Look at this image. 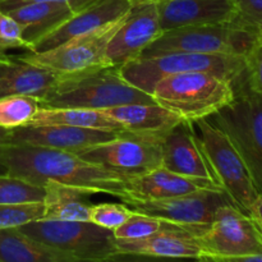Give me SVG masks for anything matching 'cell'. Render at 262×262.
Listing matches in <instances>:
<instances>
[{"instance_id": "obj_10", "label": "cell", "mask_w": 262, "mask_h": 262, "mask_svg": "<svg viewBox=\"0 0 262 262\" xmlns=\"http://www.w3.org/2000/svg\"><path fill=\"white\" fill-rule=\"evenodd\" d=\"M124 17L94 32L72 38L50 50L42 53L28 51L19 55V58L32 66L56 74H69L97 67H106V46Z\"/></svg>"}, {"instance_id": "obj_24", "label": "cell", "mask_w": 262, "mask_h": 262, "mask_svg": "<svg viewBox=\"0 0 262 262\" xmlns=\"http://www.w3.org/2000/svg\"><path fill=\"white\" fill-rule=\"evenodd\" d=\"M0 262H79L73 256L32 239L18 228L0 229Z\"/></svg>"}, {"instance_id": "obj_34", "label": "cell", "mask_w": 262, "mask_h": 262, "mask_svg": "<svg viewBox=\"0 0 262 262\" xmlns=\"http://www.w3.org/2000/svg\"><path fill=\"white\" fill-rule=\"evenodd\" d=\"M79 262H204L202 257L200 258H176V257H159V256L142 255V253H128L117 252L107 257L97 261H79Z\"/></svg>"}, {"instance_id": "obj_18", "label": "cell", "mask_w": 262, "mask_h": 262, "mask_svg": "<svg viewBox=\"0 0 262 262\" xmlns=\"http://www.w3.org/2000/svg\"><path fill=\"white\" fill-rule=\"evenodd\" d=\"M161 31L184 26L224 25L235 19L233 0H155Z\"/></svg>"}, {"instance_id": "obj_3", "label": "cell", "mask_w": 262, "mask_h": 262, "mask_svg": "<svg viewBox=\"0 0 262 262\" xmlns=\"http://www.w3.org/2000/svg\"><path fill=\"white\" fill-rule=\"evenodd\" d=\"M246 73V72H245ZM234 99L207 119L227 135L245 161L255 188L262 193V94L248 87L246 76L233 84Z\"/></svg>"}, {"instance_id": "obj_12", "label": "cell", "mask_w": 262, "mask_h": 262, "mask_svg": "<svg viewBox=\"0 0 262 262\" xmlns=\"http://www.w3.org/2000/svg\"><path fill=\"white\" fill-rule=\"evenodd\" d=\"M227 204H233V201L224 191L205 189L166 200L132 201L125 205L133 211L155 216L170 224L202 229L212 222L216 210Z\"/></svg>"}, {"instance_id": "obj_11", "label": "cell", "mask_w": 262, "mask_h": 262, "mask_svg": "<svg viewBox=\"0 0 262 262\" xmlns=\"http://www.w3.org/2000/svg\"><path fill=\"white\" fill-rule=\"evenodd\" d=\"M89 163L104 166L122 176H137L161 166L160 142L122 132L114 140L78 151Z\"/></svg>"}, {"instance_id": "obj_33", "label": "cell", "mask_w": 262, "mask_h": 262, "mask_svg": "<svg viewBox=\"0 0 262 262\" xmlns=\"http://www.w3.org/2000/svg\"><path fill=\"white\" fill-rule=\"evenodd\" d=\"M245 76L248 87L262 94V41L246 56Z\"/></svg>"}, {"instance_id": "obj_26", "label": "cell", "mask_w": 262, "mask_h": 262, "mask_svg": "<svg viewBox=\"0 0 262 262\" xmlns=\"http://www.w3.org/2000/svg\"><path fill=\"white\" fill-rule=\"evenodd\" d=\"M40 107V99L31 95H14L0 99V127L15 129L28 125Z\"/></svg>"}, {"instance_id": "obj_38", "label": "cell", "mask_w": 262, "mask_h": 262, "mask_svg": "<svg viewBox=\"0 0 262 262\" xmlns=\"http://www.w3.org/2000/svg\"><path fill=\"white\" fill-rule=\"evenodd\" d=\"M9 133L10 129H5V128L0 127V174H7L5 173V169L2 164V155L3 150H4L5 145L9 143Z\"/></svg>"}, {"instance_id": "obj_35", "label": "cell", "mask_w": 262, "mask_h": 262, "mask_svg": "<svg viewBox=\"0 0 262 262\" xmlns=\"http://www.w3.org/2000/svg\"><path fill=\"white\" fill-rule=\"evenodd\" d=\"M41 2H48V3H63V4L69 5L73 8L76 12L81 10L82 8L87 7L91 4L95 0H3L0 2V12H8L10 9L19 7V5L28 4V3H41Z\"/></svg>"}, {"instance_id": "obj_29", "label": "cell", "mask_w": 262, "mask_h": 262, "mask_svg": "<svg viewBox=\"0 0 262 262\" xmlns=\"http://www.w3.org/2000/svg\"><path fill=\"white\" fill-rule=\"evenodd\" d=\"M164 222L155 216L133 211V214L120 227L113 230L115 239H142L163 228Z\"/></svg>"}, {"instance_id": "obj_28", "label": "cell", "mask_w": 262, "mask_h": 262, "mask_svg": "<svg viewBox=\"0 0 262 262\" xmlns=\"http://www.w3.org/2000/svg\"><path fill=\"white\" fill-rule=\"evenodd\" d=\"M45 217L43 201L0 205V229L19 228Z\"/></svg>"}, {"instance_id": "obj_9", "label": "cell", "mask_w": 262, "mask_h": 262, "mask_svg": "<svg viewBox=\"0 0 262 262\" xmlns=\"http://www.w3.org/2000/svg\"><path fill=\"white\" fill-rule=\"evenodd\" d=\"M196 237L204 257H239L262 253V242L252 220L233 204L220 206L212 222Z\"/></svg>"}, {"instance_id": "obj_5", "label": "cell", "mask_w": 262, "mask_h": 262, "mask_svg": "<svg viewBox=\"0 0 262 262\" xmlns=\"http://www.w3.org/2000/svg\"><path fill=\"white\" fill-rule=\"evenodd\" d=\"M119 72L128 83L151 95L160 79L188 72L216 74L234 84L245 76L246 58L225 54L168 53L130 60L119 67Z\"/></svg>"}, {"instance_id": "obj_19", "label": "cell", "mask_w": 262, "mask_h": 262, "mask_svg": "<svg viewBox=\"0 0 262 262\" xmlns=\"http://www.w3.org/2000/svg\"><path fill=\"white\" fill-rule=\"evenodd\" d=\"M201 229H189L164 222L159 232L142 239H115L118 252L142 253L159 257H204L196 234Z\"/></svg>"}, {"instance_id": "obj_40", "label": "cell", "mask_w": 262, "mask_h": 262, "mask_svg": "<svg viewBox=\"0 0 262 262\" xmlns=\"http://www.w3.org/2000/svg\"><path fill=\"white\" fill-rule=\"evenodd\" d=\"M0 2H3V0H0Z\"/></svg>"}, {"instance_id": "obj_31", "label": "cell", "mask_w": 262, "mask_h": 262, "mask_svg": "<svg viewBox=\"0 0 262 262\" xmlns=\"http://www.w3.org/2000/svg\"><path fill=\"white\" fill-rule=\"evenodd\" d=\"M235 19L233 23L252 32L262 41V0H233Z\"/></svg>"}, {"instance_id": "obj_7", "label": "cell", "mask_w": 262, "mask_h": 262, "mask_svg": "<svg viewBox=\"0 0 262 262\" xmlns=\"http://www.w3.org/2000/svg\"><path fill=\"white\" fill-rule=\"evenodd\" d=\"M191 125L223 191L241 211L248 215L258 193L245 161L227 135L207 118L193 120Z\"/></svg>"}, {"instance_id": "obj_8", "label": "cell", "mask_w": 262, "mask_h": 262, "mask_svg": "<svg viewBox=\"0 0 262 262\" xmlns=\"http://www.w3.org/2000/svg\"><path fill=\"white\" fill-rule=\"evenodd\" d=\"M18 229L32 239L68 253L78 261H97L118 252L113 230L91 222L42 219Z\"/></svg>"}, {"instance_id": "obj_15", "label": "cell", "mask_w": 262, "mask_h": 262, "mask_svg": "<svg viewBox=\"0 0 262 262\" xmlns=\"http://www.w3.org/2000/svg\"><path fill=\"white\" fill-rule=\"evenodd\" d=\"M132 4V0H95L38 40L31 51L42 53L50 50L72 38L87 35L117 22L129 12Z\"/></svg>"}, {"instance_id": "obj_36", "label": "cell", "mask_w": 262, "mask_h": 262, "mask_svg": "<svg viewBox=\"0 0 262 262\" xmlns=\"http://www.w3.org/2000/svg\"><path fill=\"white\" fill-rule=\"evenodd\" d=\"M248 216H250L251 220H252L253 225H255L256 230H257L258 235H260V239L262 242V193L257 196L255 204L252 205L250 212H248Z\"/></svg>"}, {"instance_id": "obj_22", "label": "cell", "mask_w": 262, "mask_h": 262, "mask_svg": "<svg viewBox=\"0 0 262 262\" xmlns=\"http://www.w3.org/2000/svg\"><path fill=\"white\" fill-rule=\"evenodd\" d=\"M22 27V35L26 42L32 46L66 22L76 10L63 3H28L5 12Z\"/></svg>"}, {"instance_id": "obj_37", "label": "cell", "mask_w": 262, "mask_h": 262, "mask_svg": "<svg viewBox=\"0 0 262 262\" xmlns=\"http://www.w3.org/2000/svg\"><path fill=\"white\" fill-rule=\"evenodd\" d=\"M202 260L204 262H262V253L239 257H202Z\"/></svg>"}, {"instance_id": "obj_23", "label": "cell", "mask_w": 262, "mask_h": 262, "mask_svg": "<svg viewBox=\"0 0 262 262\" xmlns=\"http://www.w3.org/2000/svg\"><path fill=\"white\" fill-rule=\"evenodd\" d=\"M45 188V220L61 222H90V197L96 194L87 189L64 186L56 182H46Z\"/></svg>"}, {"instance_id": "obj_17", "label": "cell", "mask_w": 262, "mask_h": 262, "mask_svg": "<svg viewBox=\"0 0 262 262\" xmlns=\"http://www.w3.org/2000/svg\"><path fill=\"white\" fill-rule=\"evenodd\" d=\"M124 184L127 192L124 204L132 201L166 200L205 189L223 191L222 187L214 182L179 176L166 170L163 166L137 176H127Z\"/></svg>"}, {"instance_id": "obj_25", "label": "cell", "mask_w": 262, "mask_h": 262, "mask_svg": "<svg viewBox=\"0 0 262 262\" xmlns=\"http://www.w3.org/2000/svg\"><path fill=\"white\" fill-rule=\"evenodd\" d=\"M28 125H71L109 132H124L120 124L100 110L81 107H40Z\"/></svg>"}, {"instance_id": "obj_14", "label": "cell", "mask_w": 262, "mask_h": 262, "mask_svg": "<svg viewBox=\"0 0 262 262\" xmlns=\"http://www.w3.org/2000/svg\"><path fill=\"white\" fill-rule=\"evenodd\" d=\"M160 147L161 166L164 169L188 178L214 182L220 186L191 122L183 120L176 125L163 138Z\"/></svg>"}, {"instance_id": "obj_2", "label": "cell", "mask_w": 262, "mask_h": 262, "mask_svg": "<svg viewBox=\"0 0 262 262\" xmlns=\"http://www.w3.org/2000/svg\"><path fill=\"white\" fill-rule=\"evenodd\" d=\"M155 102L150 94L122 77L119 67H97L60 74L55 87L41 100V107H81L104 110L125 104Z\"/></svg>"}, {"instance_id": "obj_6", "label": "cell", "mask_w": 262, "mask_h": 262, "mask_svg": "<svg viewBox=\"0 0 262 262\" xmlns=\"http://www.w3.org/2000/svg\"><path fill=\"white\" fill-rule=\"evenodd\" d=\"M260 42L250 31L235 23L184 26L164 31L143 50L140 58L168 53L225 54L247 56Z\"/></svg>"}, {"instance_id": "obj_1", "label": "cell", "mask_w": 262, "mask_h": 262, "mask_svg": "<svg viewBox=\"0 0 262 262\" xmlns=\"http://www.w3.org/2000/svg\"><path fill=\"white\" fill-rule=\"evenodd\" d=\"M2 164L5 173L43 187L46 182L127 199L125 177L104 166L89 163L77 154L38 146L7 143Z\"/></svg>"}, {"instance_id": "obj_4", "label": "cell", "mask_w": 262, "mask_h": 262, "mask_svg": "<svg viewBox=\"0 0 262 262\" xmlns=\"http://www.w3.org/2000/svg\"><path fill=\"white\" fill-rule=\"evenodd\" d=\"M232 82L206 72H188L160 79L151 96L187 122L205 119L234 99Z\"/></svg>"}, {"instance_id": "obj_27", "label": "cell", "mask_w": 262, "mask_h": 262, "mask_svg": "<svg viewBox=\"0 0 262 262\" xmlns=\"http://www.w3.org/2000/svg\"><path fill=\"white\" fill-rule=\"evenodd\" d=\"M43 199V187L9 174H0V205L37 202Z\"/></svg>"}, {"instance_id": "obj_39", "label": "cell", "mask_w": 262, "mask_h": 262, "mask_svg": "<svg viewBox=\"0 0 262 262\" xmlns=\"http://www.w3.org/2000/svg\"><path fill=\"white\" fill-rule=\"evenodd\" d=\"M4 56H5V55H0V58H4Z\"/></svg>"}, {"instance_id": "obj_30", "label": "cell", "mask_w": 262, "mask_h": 262, "mask_svg": "<svg viewBox=\"0 0 262 262\" xmlns=\"http://www.w3.org/2000/svg\"><path fill=\"white\" fill-rule=\"evenodd\" d=\"M133 214L125 204H92L90 222L109 230H115Z\"/></svg>"}, {"instance_id": "obj_21", "label": "cell", "mask_w": 262, "mask_h": 262, "mask_svg": "<svg viewBox=\"0 0 262 262\" xmlns=\"http://www.w3.org/2000/svg\"><path fill=\"white\" fill-rule=\"evenodd\" d=\"M60 74L35 67L17 56L0 58V99L31 95L43 100L55 87Z\"/></svg>"}, {"instance_id": "obj_32", "label": "cell", "mask_w": 262, "mask_h": 262, "mask_svg": "<svg viewBox=\"0 0 262 262\" xmlns=\"http://www.w3.org/2000/svg\"><path fill=\"white\" fill-rule=\"evenodd\" d=\"M23 48L30 51V46L22 35V27L9 14L0 12V55H5L9 49Z\"/></svg>"}, {"instance_id": "obj_13", "label": "cell", "mask_w": 262, "mask_h": 262, "mask_svg": "<svg viewBox=\"0 0 262 262\" xmlns=\"http://www.w3.org/2000/svg\"><path fill=\"white\" fill-rule=\"evenodd\" d=\"M132 2V8L106 46L107 66L122 67L140 58L143 50L163 33L155 0Z\"/></svg>"}, {"instance_id": "obj_20", "label": "cell", "mask_w": 262, "mask_h": 262, "mask_svg": "<svg viewBox=\"0 0 262 262\" xmlns=\"http://www.w3.org/2000/svg\"><path fill=\"white\" fill-rule=\"evenodd\" d=\"M100 112L115 120L125 132L158 142H161L176 125L184 120L177 113L161 106L158 102L125 104Z\"/></svg>"}, {"instance_id": "obj_16", "label": "cell", "mask_w": 262, "mask_h": 262, "mask_svg": "<svg viewBox=\"0 0 262 262\" xmlns=\"http://www.w3.org/2000/svg\"><path fill=\"white\" fill-rule=\"evenodd\" d=\"M122 132L89 129L71 125H25L10 129L9 143L38 146L77 154L97 143L114 140Z\"/></svg>"}]
</instances>
